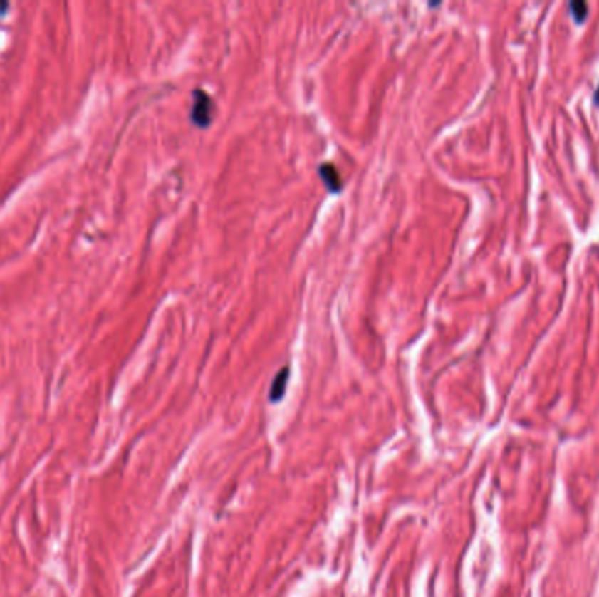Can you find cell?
<instances>
[{
    "instance_id": "6da1fadb",
    "label": "cell",
    "mask_w": 599,
    "mask_h": 597,
    "mask_svg": "<svg viewBox=\"0 0 599 597\" xmlns=\"http://www.w3.org/2000/svg\"><path fill=\"white\" fill-rule=\"evenodd\" d=\"M214 118V102L211 95L204 90L193 91V107H192V121L200 128H207Z\"/></svg>"
},
{
    "instance_id": "7a4b0ae2",
    "label": "cell",
    "mask_w": 599,
    "mask_h": 597,
    "mask_svg": "<svg viewBox=\"0 0 599 597\" xmlns=\"http://www.w3.org/2000/svg\"><path fill=\"white\" fill-rule=\"evenodd\" d=\"M319 175H321L324 185H326L331 193H338V191L342 190L340 174H338V170L335 168L333 163H323V165L319 167Z\"/></svg>"
},
{
    "instance_id": "3957f363",
    "label": "cell",
    "mask_w": 599,
    "mask_h": 597,
    "mask_svg": "<svg viewBox=\"0 0 599 597\" xmlns=\"http://www.w3.org/2000/svg\"><path fill=\"white\" fill-rule=\"evenodd\" d=\"M289 378V368H282L277 373L276 380H274L272 389H270V400L272 401H281V398L284 396L286 385H288Z\"/></svg>"
},
{
    "instance_id": "277c9868",
    "label": "cell",
    "mask_w": 599,
    "mask_h": 597,
    "mask_svg": "<svg viewBox=\"0 0 599 597\" xmlns=\"http://www.w3.org/2000/svg\"><path fill=\"white\" fill-rule=\"evenodd\" d=\"M570 9H571V16L575 18V21L577 23H583L587 20L589 7H587L585 2H571Z\"/></svg>"
},
{
    "instance_id": "5b68a950",
    "label": "cell",
    "mask_w": 599,
    "mask_h": 597,
    "mask_svg": "<svg viewBox=\"0 0 599 597\" xmlns=\"http://www.w3.org/2000/svg\"><path fill=\"white\" fill-rule=\"evenodd\" d=\"M7 7H9V4H7V2H0V13H4V11H6Z\"/></svg>"
},
{
    "instance_id": "8992f818",
    "label": "cell",
    "mask_w": 599,
    "mask_h": 597,
    "mask_svg": "<svg viewBox=\"0 0 599 597\" xmlns=\"http://www.w3.org/2000/svg\"><path fill=\"white\" fill-rule=\"evenodd\" d=\"M596 102L599 103V88H598V91H596Z\"/></svg>"
}]
</instances>
